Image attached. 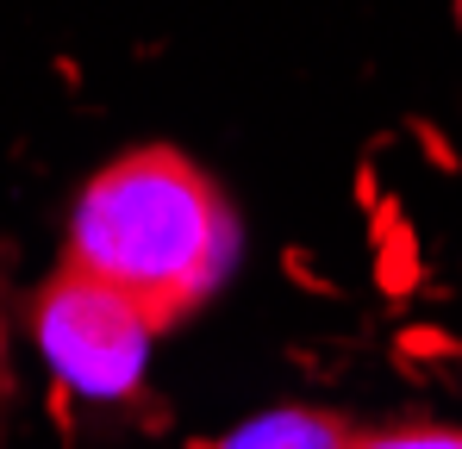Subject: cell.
I'll return each instance as SVG.
<instances>
[{"instance_id": "6da1fadb", "label": "cell", "mask_w": 462, "mask_h": 449, "mask_svg": "<svg viewBox=\"0 0 462 449\" xmlns=\"http://www.w3.org/2000/svg\"><path fill=\"white\" fill-rule=\"evenodd\" d=\"M237 256H244L237 206L194 156L169 144H138L94 169L63 231V262L119 288L156 325V337L207 312L213 294L231 281Z\"/></svg>"}, {"instance_id": "7a4b0ae2", "label": "cell", "mask_w": 462, "mask_h": 449, "mask_svg": "<svg viewBox=\"0 0 462 449\" xmlns=\"http://www.w3.org/2000/svg\"><path fill=\"white\" fill-rule=\"evenodd\" d=\"M25 331L38 356L88 406H138L151 374L156 325L106 281L81 275L76 262H57V275L25 299Z\"/></svg>"}, {"instance_id": "3957f363", "label": "cell", "mask_w": 462, "mask_h": 449, "mask_svg": "<svg viewBox=\"0 0 462 449\" xmlns=\"http://www.w3.org/2000/svg\"><path fill=\"white\" fill-rule=\"evenodd\" d=\"M356 418L325 412V406H275L244 418L237 431H226L213 449H356Z\"/></svg>"}, {"instance_id": "277c9868", "label": "cell", "mask_w": 462, "mask_h": 449, "mask_svg": "<svg viewBox=\"0 0 462 449\" xmlns=\"http://www.w3.org/2000/svg\"><path fill=\"white\" fill-rule=\"evenodd\" d=\"M356 449H462V425H375L356 431Z\"/></svg>"}, {"instance_id": "5b68a950", "label": "cell", "mask_w": 462, "mask_h": 449, "mask_svg": "<svg viewBox=\"0 0 462 449\" xmlns=\"http://www.w3.org/2000/svg\"><path fill=\"white\" fill-rule=\"evenodd\" d=\"M13 418V325H6V262H0V437Z\"/></svg>"}, {"instance_id": "8992f818", "label": "cell", "mask_w": 462, "mask_h": 449, "mask_svg": "<svg viewBox=\"0 0 462 449\" xmlns=\"http://www.w3.org/2000/svg\"><path fill=\"white\" fill-rule=\"evenodd\" d=\"M457 13H462V0H457Z\"/></svg>"}]
</instances>
